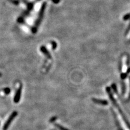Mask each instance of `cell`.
Returning a JSON list of instances; mask_svg holds the SVG:
<instances>
[{
    "instance_id": "1",
    "label": "cell",
    "mask_w": 130,
    "mask_h": 130,
    "mask_svg": "<svg viewBox=\"0 0 130 130\" xmlns=\"http://www.w3.org/2000/svg\"><path fill=\"white\" fill-rule=\"evenodd\" d=\"M46 4H47L46 2H44L43 3H42V4L41 5L40 10V11H39V16H38V19L37 20H36L35 25L34 26H33V27L32 29V32L33 34H35V33H37V32L38 31V27L39 25H40V24L42 20V18H43V15H44V12L45 10V9H46Z\"/></svg>"
},
{
    "instance_id": "2",
    "label": "cell",
    "mask_w": 130,
    "mask_h": 130,
    "mask_svg": "<svg viewBox=\"0 0 130 130\" xmlns=\"http://www.w3.org/2000/svg\"><path fill=\"white\" fill-rule=\"evenodd\" d=\"M18 115V112L17 111H14L12 112L10 114L9 117L8 118L7 120L6 121V122L4 124L3 127V130H7L9 128V127L10 125L11 122H13V120L15 118V117Z\"/></svg>"
},
{
    "instance_id": "3",
    "label": "cell",
    "mask_w": 130,
    "mask_h": 130,
    "mask_svg": "<svg viewBox=\"0 0 130 130\" xmlns=\"http://www.w3.org/2000/svg\"><path fill=\"white\" fill-rule=\"evenodd\" d=\"M22 85H20L19 88L16 90V92L15 93V95L14 96V101L15 103H18L20 100L21 99V92H22Z\"/></svg>"
},
{
    "instance_id": "4",
    "label": "cell",
    "mask_w": 130,
    "mask_h": 130,
    "mask_svg": "<svg viewBox=\"0 0 130 130\" xmlns=\"http://www.w3.org/2000/svg\"><path fill=\"white\" fill-rule=\"evenodd\" d=\"M40 50L41 52L43 53L45 55H46L48 59H51L52 58V57L50 56V54H49V52H48V50L47 49V48H46V47L44 46H41L40 48Z\"/></svg>"
},
{
    "instance_id": "5",
    "label": "cell",
    "mask_w": 130,
    "mask_h": 130,
    "mask_svg": "<svg viewBox=\"0 0 130 130\" xmlns=\"http://www.w3.org/2000/svg\"><path fill=\"white\" fill-rule=\"evenodd\" d=\"M93 101L98 104H100L102 105H107L108 102L106 100H98L96 99H93Z\"/></svg>"
},
{
    "instance_id": "6",
    "label": "cell",
    "mask_w": 130,
    "mask_h": 130,
    "mask_svg": "<svg viewBox=\"0 0 130 130\" xmlns=\"http://www.w3.org/2000/svg\"><path fill=\"white\" fill-rule=\"evenodd\" d=\"M127 57L124 56L123 58V72H125L127 70Z\"/></svg>"
},
{
    "instance_id": "7",
    "label": "cell",
    "mask_w": 130,
    "mask_h": 130,
    "mask_svg": "<svg viewBox=\"0 0 130 130\" xmlns=\"http://www.w3.org/2000/svg\"><path fill=\"white\" fill-rule=\"evenodd\" d=\"M9 2H10L11 3H13L14 5H18L19 4V1L17 0H8Z\"/></svg>"
},
{
    "instance_id": "8",
    "label": "cell",
    "mask_w": 130,
    "mask_h": 130,
    "mask_svg": "<svg viewBox=\"0 0 130 130\" xmlns=\"http://www.w3.org/2000/svg\"><path fill=\"white\" fill-rule=\"evenodd\" d=\"M10 91H11L10 89L9 88H8V87H7V88H5L4 89H3V92L6 95H8L9 94H10Z\"/></svg>"
},
{
    "instance_id": "9",
    "label": "cell",
    "mask_w": 130,
    "mask_h": 130,
    "mask_svg": "<svg viewBox=\"0 0 130 130\" xmlns=\"http://www.w3.org/2000/svg\"><path fill=\"white\" fill-rule=\"evenodd\" d=\"M55 126L57 127V128H58L60 130H67V129L63 128V127L61 125H60L58 124H55Z\"/></svg>"
},
{
    "instance_id": "10",
    "label": "cell",
    "mask_w": 130,
    "mask_h": 130,
    "mask_svg": "<svg viewBox=\"0 0 130 130\" xmlns=\"http://www.w3.org/2000/svg\"><path fill=\"white\" fill-rule=\"evenodd\" d=\"M130 19V14H126L123 17V20H128V19Z\"/></svg>"
},
{
    "instance_id": "11",
    "label": "cell",
    "mask_w": 130,
    "mask_h": 130,
    "mask_svg": "<svg viewBox=\"0 0 130 130\" xmlns=\"http://www.w3.org/2000/svg\"><path fill=\"white\" fill-rule=\"evenodd\" d=\"M52 48L54 50L57 47V44L55 41H52Z\"/></svg>"
},
{
    "instance_id": "12",
    "label": "cell",
    "mask_w": 130,
    "mask_h": 130,
    "mask_svg": "<svg viewBox=\"0 0 130 130\" xmlns=\"http://www.w3.org/2000/svg\"><path fill=\"white\" fill-rule=\"evenodd\" d=\"M130 22L129 25V26H128V28H127L125 34H128V33L130 32Z\"/></svg>"
},
{
    "instance_id": "13",
    "label": "cell",
    "mask_w": 130,
    "mask_h": 130,
    "mask_svg": "<svg viewBox=\"0 0 130 130\" xmlns=\"http://www.w3.org/2000/svg\"><path fill=\"white\" fill-rule=\"evenodd\" d=\"M50 1H52L54 3H55V4H58L60 2V0H50Z\"/></svg>"
},
{
    "instance_id": "14",
    "label": "cell",
    "mask_w": 130,
    "mask_h": 130,
    "mask_svg": "<svg viewBox=\"0 0 130 130\" xmlns=\"http://www.w3.org/2000/svg\"><path fill=\"white\" fill-rule=\"evenodd\" d=\"M56 119V117H53L52 118H51V119L50 120V122H54V120Z\"/></svg>"
},
{
    "instance_id": "15",
    "label": "cell",
    "mask_w": 130,
    "mask_h": 130,
    "mask_svg": "<svg viewBox=\"0 0 130 130\" xmlns=\"http://www.w3.org/2000/svg\"><path fill=\"white\" fill-rule=\"evenodd\" d=\"M2 74L1 72H0V77H2Z\"/></svg>"
},
{
    "instance_id": "16",
    "label": "cell",
    "mask_w": 130,
    "mask_h": 130,
    "mask_svg": "<svg viewBox=\"0 0 130 130\" xmlns=\"http://www.w3.org/2000/svg\"></svg>"
}]
</instances>
